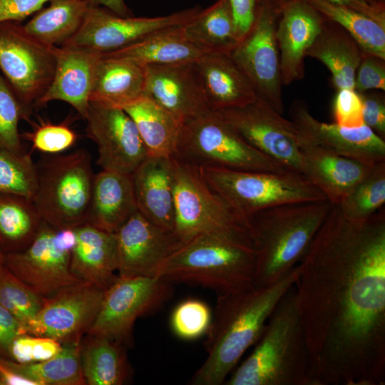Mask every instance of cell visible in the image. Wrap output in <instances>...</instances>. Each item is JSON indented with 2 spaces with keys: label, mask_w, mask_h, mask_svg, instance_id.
Here are the masks:
<instances>
[{
  "label": "cell",
  "mask_w": 385,
  "mask_h": 385,
  "mask_svg": "<svg viewBox=\"0 0 385 385\" xmlns=\"http://www.w3.org/2000/svg\"><path fill=\"white\" fill-rule=\"evenodd\" d=\"M299 265L310 384L384 385V207L355 222L333 205Z\"/></svg>",
  "instance_id": "obj_1"
},
{
  "label": "cell",
  "mask_w": 385,
  "mask_h": 385,
  "mask_svg": "<svg viewBox=\"0 0 385 385\" xmlns=\"http://www.w3.org/2000/svg\"><path fill=\"white\" fill-rule=\"evenodd\" d=\"M300 273L299 263L277 282L266 287L219 294L205 334L207 353L190 384L220 385L246 350L262 337L275 307Z\"/></svg>",
  "instance_id": "obj_2"
},
{
  "label": "cell",
  "mask_w": 385,
  "mask_h": 385,
  "mask_svg": "<svg viewBox=\"0 0 385 385\" xmlns=\"http://www.w3.org/2000/svg\"><path fill=\"white\" fill-rule=\"evenodd\" d=\"M332 206L327 199L289 202L248 217L256 257L255 287L277 282L301 262Z\"/></svg>",
  "instance_id": "obj_3"
},
{
  "label": "cell",
  "mask_w": 385,
  "mask_h": 385,
  "mask_svg": "<svg viewBox=\"0 0 385 385\" xmlns=\"http://www.w3.org/2000/svg\"><path fill=\"white\" fill-rule=\"evenodd\" d=\"M255 276L252 240L219 234L193 237L168 257L155 273L170 282L196 284L219 294L250 288Z\"/></svg>",
  "instance_id": "obj_4"
},
{
  "label": "cell",
  "mask_w": 385,
  "mask_h": 385,
  "mask_svg": "<svg viewBox=\"0 0 385 385\" xmlns=\"http://www.w3.org/2000/svg\"><path fill=\"white\" fill-rule=\"evenodd\" d=\"M226 384L311 385L294 285L279 300L257 346Z\"/></svg>",
  "instance_id": "obj_5"
},
{
  "label": "cell",
  "mask_w": 385,
  "mask_h": 385,
  "mask_svg": "<svg viewBox=\"0 0 385 385\" xmlns=\"http://www.w3.org/2000/svg\"><path fill=\"white\" fill-rule=\"evenodd\" d=\"M173 157L197 168L274 173L294 171L253 148L212 111L181 124Z\"/></svg>",
  "instance_id": "obj_6"
},
{
  "label": "cell",
  "mask_w": 385,
  "mask_h": 385,
  "mask_svg": "<svg viewBox=\"0 0 385 385\" xmlns=\"http://www.w3.org/2000/svg\"><path fill=\"white\" fill-rule=\"evenodd\" d=\"M36 165L32 200L42 220L56 229L75 228L86 221L95 175L86 149L43 156Z\"/></svg>",
  "instance_id": "obj_7"
},
{
  "label": "cell",
  "mask_w": 385,
  "mask_h": 385,
  "mask_svg": "<svg viewBox=\"0 0 385 385\" xmlns=\"http://www.w3.org/2000/svg\"><path fill=\"white\" fill-rule=\"evenodd\" d=\"M173 192V232L183 244L205 234L252 240L248 218L207 184L199 168L180 163L174 158Z\"/></svg>",
  "instance_id": "obj_8"
},
{
  "label": "cell",
  "mask_w": 385,
  "mask_h": 385,
  "mask_svg": "<svg viewBox=\"0 0 385 385\" xmlns=\"http://www.w3.org/2000/svg\"><path fill=\"white\" fill-rule=\"evenodd\" d=\"M207 184L237 211L248 217L284 203L327 199L297 171L274 173L199 168Z\"/></svg>",
  "instance_id": "obj_9"
},
{
  "label": "cell",
  "mask_w": 385,
  "mask_h": 385,
  "mask_svg": "<svg viewBox=\"0 0 385 385\" xmlns=\"http://www.w3.org/2000/svg\"><path fill=\"white\" fill-rule=\"evenodd\" d=\"M53 46L29 36L14 21L0 23V72L28 119L49 88L55 73Z\"/></svg>",
  "instance_id": "obj_10"
},
{
  "label": "cell",
  "mask_w": 385,
  "mask_h": 385,
  "mask_svg": "<svg viewBox=\"0 0 385 385\" xmlns=\"http://www.w3.org/2000/svg\"><path fill=\"white\" fill-rule=\"evenodd\" d=\"M279 7L276 0H258L253 22L229 53L257 98L284 113L279 53L276 38Z\"/></svg>",
  "instance_id": "obj_11"
},
{
  "label": "cell",
  "mask_w": 385,
  "mask_h": 385,
  "mask_svg": "<svg viewBox=\"0 0 385 385\" xmlns=\"http://www.w3.org/2000/svg\"><path fill=\"white\" fill-rule=\"evenodd\" d=\"M170 283L155 276H118L105 290L89 334L121 344L128 338L138 317L157 309L169 299Z\"/></svg>",
  "instance_id": "obj_12"
},
{
  "label": "cell",
  "mask_w": 385,
  "mask_h": 385,
  "mask_svg": "<svg viewBox=\"0 0 385 385\" xmlns=\"http://www.w3.org/2000/svg\"><path fill=\"white\" fill-rule=\"evenodd\" d=\"M215 112L253 148L303 175L299 130L266 102L257 97L243 106Z\"/></svg>",
  "instance_id": "obj_13"
},
{
  "label": "cell",
  "mask_w": 385,
  "mask_h": 385,
  "mask_svg": "<svg viewBox=\"0 0 385 385\" xmlns=\"http://www.w3.org/2000/svg\"><path fill=\"white\" fill-rule=\"evenodd\" d=\"M201 10L196 6L161 16L123 17L89 4L80 29L62 46L83 47L101 54L113 52L163 30L184 25Z\"/></svg>",
  "instance_id": "obj_14"
},
{
  "label": "cell",
  "mask_w": 385,
  "mask_h": 385,
  "mask_svg": "<svg viewBox=\"0 0 385 385\" xmlns=\"http://www.w3.org/2000/svg\"><path fill=\"white\" fill-rule=\"evenodd\" d=\"M85 120L102 169L131 174L148 157L135 123L122 108L90 101Z\"/></svg>",
  "instance_id": "obj_15"
},
{
  "label": "cell",
  "mask_w": 385,
  "mask_h": 385,
  "mask_svg": "<svg viewBox=\"0 0 385 385\" xmlns=\"http://www.w3.org/2000/svg\"><path fill=\"white\" fill-rule=\"evenodd\" d=\"M56 230L43 221L26 248L4 256V266L44 298L66 287L85 282L71 272V252L60 247Z\"/></svg>",
  "instance_id": "obj_16"
},
{
  "label": "cell",
  "mask_w": 385,
  "mask_h": 385,
  "mask_svg": "<svg viewBox=\"0 0 385 385\" xmlns=\"http://www.w3.org/2000/svg\"><path fill=\"white\" fill-rule=\"evenodd\" d=\"M105 289L88 282L66 287L45 298L36 316L25 326L26 334L76 342L88 331L103 298Z\"/></svg>",
  "instance_id": "obj_17"
},
{
  "label": "cell",
  "mask_w": 385,
  "mask_h": 385,
  "mask_svg": "<svg viewBox=\"0 0 385 385\" xmlns=\"http://www.w3.org/2000/svg\"><path fill=\"white\" fill-rule=\"evenodd\" d=\"M289 113L299 131L300 142L371 166L385 161V140L365 124L346 128L321 122L311 114L302 100L294 101Z\"/></svg>",
  "instance_id": "obj_18"
},
{
  "label": "cell",
  "mask_w": 385,
  "mask_h": 385,
  "mask_svg": "<svg viewBox=\"0 0 385 385\" xmlns=\"http://www.w3.org/2000/svg\"><path fill=\"white\" fill-rule=\"evenodd\" d=\"M119 277L155 276L160 265L183 243L173 231L137 211L115 232Z\"/></svg>",
  "instance_id": "obj_19"
},
{
  "label": "cell",
  "mask_w": 385,
  "mask_h": 385,
  "mask_svg": "<svg viewBox=\"0 0 385 385\" xmlns=\"http://www.w3.org/2000/svg\"><path fill=\"white\" fill-rule=\"evenodd\" d=\"M194 62L145 66L143 96L165 109L181 124L210 111Z\"/></svg>",
  "instance_id": "obj_20"
},
{
  "label": "cell",
  "mask_w": 385,
  "mask_h": 385,
  "mask_svg": "<svg viewBox=\"0 0 385 385\" xmlns=\"http://www.w3.org/2000/svg\"><path fill=\"white\" fill-rule=\"evenodd\" d=\"M279 7L276 38L279 53L282 85L304 76V58L324 16L307 0H276Z\"/></svg>",
  "instance_id": "obj_21"
},
{
  "label": "cell",
  "mask_w": 385,
  "mask_h": 385,
  "mask_svg": "<svg viewBox=\"0 0 385 385\" xmlns=\"http://www.w3.org/2000/svg\"><path fill=\"white\" fill-rule=\"evenodd\" d=\"M53 50L54 76L37 108L53 101H62L85 119L101 53L73 46H53Z\"/></svg>",
  "instance_id": "obj_22"
},
{
  "label": "cell",
  "mask_w": 385,
  "mask_h": 385,
  "mask_svg": "<svg viewBox=\"0 0 385 385\" xmlns=\"http://www.w3.org/2000/svg\"><path fill=\"white\" fill-rule=\"evenodd\" d=\"M208 108L241 107L257 98L255 91L227 53H205L195 62Z\"/></svg>",
  "instance_id": "obj_23"
},
{
  "label": "cell",
  "mask_w": 385,
  "mask_h": 385,
  "mask_svg": "<svg viewBox=\"0 0 385 385\" xmlns=\"http://www.w3.org/2000/svg\"><path fill=\"white\" fill-rule=\"evenodd\" d=\"M173 176V157H148L131 173L138 211L170 231L175 225Z\"/></svg>",
  "instance_id": "obj_24"
},
{
  "label": "cell",
  "mask_w": 385,
  "mask_h": 385,
  "mask_svg": "<svg viewBox=\"0 0 385 385\" xmlns=\"http://www.w3.org/2000/svg\"><path fill=\"white\" fill-rule=\"evenodd\" d=\"M303 175L333 205H339L372 167L320 147L300 142Z\"/></svg>",
  "instance_id": "obj_25"
},
{
  "label": "cell",
  "mask_w": 385,
  "mask_h": 385,
  "mask_svg": "<svg viewBox=\"0 0 385 385\" xmlns=\"http://www.w3.org/2000/svg\"><path fill=\"white\" fill-rule=\"evenodd\" d=\"M76 242L71 252V272L79 279L106 289L117 279V247L115 233L88 222L74 228Z\"/></svg>",
  "instance_id": "obj_26"
},
{
  "label": "cell",
  "mask_w": 385,
  "mask_h": 385,
  "mask_svg": "<svg viewBox=\"0 0 385 385\" xmlns=\"http://www.w3.org/2000/svg\"><path fill=\"white\" fill-rule=\"evenodd\" d=\"M137 211L131 174L102 169L95 175L86 222L115 233Z\"/></svg>",
  "instance_id": "obj_27"
},
{
  "label": "cell",
  "mask_w": 385,
  "mask_h": 385,
  "mask_svg": "<svg viewBox=\"0 0 385 385\" xmlns=\"http://www.w3.org/2000/svg\"><path fill=\"white\" fill-rule=\"evenodd\" d=\"M364 53L348 31L324 17L320 31L306 56L327 66L332 74V84L337 91L354 89L356 71Z\"/></svg>",
  "instance_id": "obj_28"
},
{
  "label": "cell",
  "mask_w": 385,
  "mask_h": 385,
  "mask_svg": "<svg viewBox=\"0 0 385 385\" xmlns=\"http://www.w3.org/2000/svg\"><path fill=\"white\" fill-rule=\"evenodd\" d=\"M145 76V66L101 56L90 101L121 108L143 96Z\"/></svg>",
  "instance_id": "obj_29"
},
{
  "label": "cell",
  "mask_w": 385,
  "mask_h": 385,
  "mask_svg": "<svg viewBox=\"0 0 385 385\" xmlns=\"http://www.w3.org/2000/svg\"><path fill=\"white\" fill-rule=\"evenodd\" d=\"M121 108L135 123L148 157L173 156L181 123L172 114L145 96Z\"/></svg>",
  "instance_id": "obj_30"
},
{
  "label": "cell",
  "mask_w": 385,
  "mask_h": 385,
  "mask_svg": "<svg viewBox=\"0 0 385 385\" xmlns=\"http://www.w3.org/2000/svg\"><path fill=\"white\" fill-rule=\"evenodd\" d=\"M182 26L163 30L132 45L101 56L128 59L143 66L194 62L205 53L187 39Z\"/></svg>",
  "instance_id": "obj_31"
},
{
  "label": "cell",
  "mask_w": 385,
  "mask_h": 385,
  "mask_svg": "<svg viewBox=\"0 0 385 385\" xmlns=\"http://www.w3.org/2000/svg\"><path fill=\"white\" fill-rule=\"evenodd\" d=\"M188 41L204 53H229L241 39L229 0H217L182 26Z\"/></svg>",
  "instance_id": "obj_32"
},
{
  "label": "cell",
  "mask_w": 385,
  "mask_h": 385,
  "mask_svg": "<svg viewBox=\"0 0 385 385\" xmlns=\"http://www.w3.org/2000/svg\"><path fill=\"white\" fill-rule=\"evenodd\" d=\"M23 29L39 42L49 46H61L82 25L89 4L86 0H51Z\"/></svg>",
  "instance_id": "obj_33"
},
{
  "label": "cell",
  "mask_w": 385,
  "mask_h": 385,
  "mask_svg": "<svg viewBox=\"0 0 385 385\" xmlns=\"http://www.w3.org/2000/svg\"><path fill=\"white\" fill-rule=\"evenodd\" d=\"M43 223L31 197L0 193V247L4 254L26 248Z\"/></svg>",
  "instance_id": "obj_34"
},
{
  "label": "cell",
  "mask_w": 385,
  "mask_h": 385,
  "mask_svg": "<svg viewBox=\"0 0 385 385\" xmlns=\"http://www.w3.org/2000/svg\"><path fill=\"white\" fill-rule=\"evenodd\" d=\"M81 351L83 375L89 385H120L128 369L120 344L112 339L92 336Z\"/></svg>",
  "instance_id": "obj_35"
},
{
  "label": "cell",
  "mask_w": 385,
  "mask_h": 385,
  "mask_svg": "<svg viewBox=\"0 0 385 385\" xmlns=\"http://www.w3.org/2000/svg\"><path fill=\"white\" fill-rule=\"evenodd\" d=\"M80 348L78 343H69L54 356L42 361L19 364L4 358L11 371L36 385H82L83 375Z\"/></svg>",
  "instance_id": "obj_36"
},
{
  "label": "cell",
  "mask_w": 385,
  "mask_h": 385,
  "mask_svg": "<svg viewBox=\"0 0 385 385\" xmlns=\"http://www.w3.org/2000/svg\"><path fill=\"white\" fill-rule=\"evenodd\" d=\"M324 17L342 26L364 53L385 59V24L327 0H307Z\"/></svg>",
  "instance_id": "obj_37"
},
{
  "label": "cell",
  "mask_w": 385,
  "mask_h": 385,
  "mask_svg": "<svg viewBox=\"0 0 385 385\" xmlns=\"http://www.w3.org/2000/svg\"><path fill=\"white\" fill-rule=\"evenodd\" d=\"M385 203V161L372 167L370 173L357 183L338 206L349 220H367Z\"/></svg>",
  "instance_id": "obj_38"
},
{
  "label": "cell",
  "mask_w": 385,
  "mask_h": 385,
  "mask_svg": "<svg viewBox=\"0 0 385 385\" xmlns=\"http://www.w3.org/2000/svg\"><path fill=\"white\" fill-rule=\"evenodd\" d=\"M36 185V165L31 153L0 149V193L18 194L32 199Z\"/></svg>",
  "instance_id": "obj_39"
},
{
  "label": "cell",
  "mask_w": 385,
  "mask_h": 385,
  "mask_svg": "<svg viewBox=\"0 0 385 385\" xmlns=\"http://www.w3.org/2000/svg\"><path fill=\"white\" fill-rule=\"evenodd\" d=\"M44 299L5 266L0 270V304L23 324L24 329L39 311Z\"/></svg>",
  "instance_id": "obj_40"
},
{
  "label": "cell",
  "mask_w": 385,
  "mask_h": 385,
  "mask_svg": "<svg viewBox=\"0 0 385 385\" xmlns=\"http://www.w3.org/2000/svg\"><path fill=\"white\" fill-rule=\"evenodd\" d=\"M21 119H24L21 106L0 72V149L24 152L19 131V123Z\"/></svg>",
  "instance_id": "obj_41"
},
{
  "label": "cell",
  "mask_w": 385,
  "mask_h": 385,
  "mask_svg": "<svg viewBox=\"0 0 385 385\" xmlns=\"http://www.w3.org/2000/svg\"><path fill=\"white\" fill-rule=\"evenodd\" d=\"M212 317V312L206 303L198 299H187L173 311L170 326L179 338L192 340L206 334Z\"/></svg>",
  "instance_id": "obj_42"
},
{
  "label": "cell",
  "mask_w": 385,
  "mask_h": 385,
  "mask_svg": "<svg viewBox=\"0 0 385 385\" xmlns=\"http://www.w3.org/2000/svg\"><path fill=\"white\" fill-rule=\"evenodd\" d=\"M21 139L30 141L32 148L45 154H58L73 147L78 135L65 121L52 123L41 120L31 132L21 134Z\"/></svg>",
  "instance_id": "obj_43"
},
{
  "label": "cell",
  "mask_w": 385,
  "mask_h": 385,
  "mask_svg": "<svg viewBox=\"0 0 385 385\" xmlns=\"http://www.w3.org/2000/svg\"><path fill=\"white\" fill-rule=\"evenodd\" d=\"M62 348L61 342L53 338L22 334L11 342L6 359L19 364L39 362L54 356Z\"/></svg>",
  "instance_id": "obj_44"
},
{
  "label": "cell",
  "mask_w": 385,
  "mask_h": 385,
  "mask_svg": "<svg viewBox=\"0 0 385 385\" xmlns=\"http://www.w3.org/2000/svg\"><path fill=\"white\" fill-rule=\"evenodd\" d=\"M334 123L343 127L356 128L363 125L362 102L360 94L354 89L337 91L332 105Z\"/></svg>",
  "instance_id": "obj_45"
},
{
  "label": "cell",
  "mask_w": 385,
  "mask_h": 385,
  "mask_svg": "<svg viewBox=\"0 0 385 385\" xmlns=\"http://www.w3.org/2000/svg\"><path fill=\"white\" fill-rule=\"evenodd\" d=\"M372 89L385 91V59L364 53L356 71L354 90L362 93Z\"/></svg>",
  "instance_id": "obj_46"
},
{
  "label": "cell",
  "mask_w": 385,
  "mask_h": 385,
  "mask_svg": "<svg viewBox=\"0 0 385 385\" xmlns=\"http://www.w3.org/2000/svg\"><path fill=\"white\" fill-rule=\"evenodd\" d=\"M364 123L385 140V98L381 92L359 93Z\"/></svg>",
  "instance_id": "obj_47"
},
{
  "label": "cell",
  "mask_w": 385,
  "mask_h": 385,
  "mask_svg": "<svg viewBox=\"0 0 385 385\" xmlns=\"http://www.w3.org/2000/svg\"><path fill=\"white\" fill-rule=\"evenodd\" d=\"M51 0H0V23L20 21L38 11Z\"/></svg>",
  "instance_id": "obj_48"
},
{
  "label": "cell",
  "mask_w": 385,
  "mask_h": 385,
  "mask_svg": "<svg viewBox=\"0 0 385 385\" xmlns=\"http://www.w3.org/2000/svg\"><path fill=\"white\" fill-rule=\"evenodd\" d=\"M26 334L23 324L0 304V356L7 358L9 347L19 334Z\"/></svg>",
  "instance_id": "obj_49"
},
{
  "label": "cell",
  "mask_w": 385,
  "mask_h": 385,
  "mask_svg": "<svg viewBox=\"0 0 385 385\" xmlns=\"http://www.w3.org/2000/svg\"><path fill=\"white\" fill-rule=\"evenodd\" d=\"M359 11L380 23L385 24V1L381 0H327Z\"/></svg>",
  "instance_id": "obj_50"
},
{
  "label": "cell",
  "mask_w": 385,
  "mask_h": 385,
  "mask_svg": "<svg viewBox=\"0 0 385 385\" xmlns=\"http://www.w3.org/2000/svg\"><path fill=\"white\" fill-rule=\"evenodd\" d=\"M257 1L258 0H229L241 38L253 22Z\"/></svg>",
  "instance_id": "obj_51"
},
{
  "label": "cell",
  "mask_w": 385,
  "mask_h": 385,
  "mask_svg": "<svg viewBox=\"0 0 385 385\" xmlns=\"http://www.w3.org/2000/svg\"><path fill=\"white\" fill-rule=\"evenodd\" d=\"M89 4L103 6L123 17L133 16L132 12L125 4V0H86Z\"/></svg>",
  "instance_id": "obj_52"
},
{
  "label": "cell",
  "mask_w": 385,
  "mask_h": 385,
  "mask_svg": "<svg viewBox=\"0 0 385 385\" xmlns=\"http://www.w3.org/2000/svg\"><path fill=\"white\" fill-rule=\"evenodd\" d=\"M4 256L5 254L0 247V270L4 266Z\"/></svg>",
  "instance_id": "obj_53"
},
{
  "label": "cell",
  "mask_w": 385,
  "mask_h": 385,
  "mask_svg": "<svg viewBox=\"0 0 385 385\" xmlns=\"http://www.w3.org/2000/svg\"><path fill=\"white\" fill-rule=\"evenodd\" d=\"M381 1H385V0H381Z\"/></svg>",
  "instance_id": "obj_54"
}]
</instances>
